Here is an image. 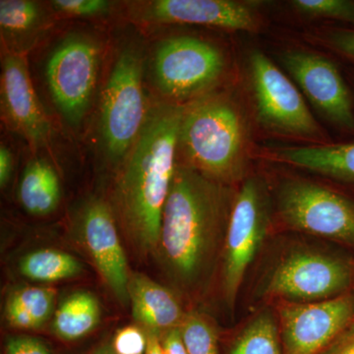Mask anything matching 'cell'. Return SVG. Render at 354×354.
Returning <instances> with one entry per match:
<instances>
[{
    "mask_svg": "<svg viewBox=\"0 0 354 354\" xmlns=\"http://www.w3.org/2000/svg\"><path fill=\"white\" fill-rule=\"evenodd\" d=\"M281 62L309 101L330 122L354 133V104L341 72L329 58L302 50L281 53Z\"/></svg>",
    "mask_w": 354,
    "mask_h": 354,
    "instance_id": "obj_15",
    "label": "cell"
},
{
    "mask_svg": "<svg viewBox=\"0 0 354 354\" xmlns=\"http://www.w3.org/2000/svg\"><path fill=\"white\" fill-rule=\"evenodd\" d=\"M258 118L272 131L302 138L320 139L322 129L299 91L260 50L249 57Z\"/></svg>",
    "mask_w": 354,
    "mask_h": 354,
    "instance_id": "obj_12",
    "label": "cell"
},
{
    "mask_svg": "<svg viewBox=\"0 0 354 354\" xmlns=\"http://www.w3.org/2000/svg\"><path fill=\"white\" fill-rule=\"evenodd\" d=\"M111 344L116 354H145V332L139 326H127L116 333Z\"/></svg>",
    "mask_w": 354,
    "mask_h": 354,
    "instance_id": "obj_27",
    "label": "cell"
},
{
    "mask_svg": "<svg viewBox=\"0 0 354 354\" xmlns=\"http://www.w3.org/2000/svg\"><path fill=\"white\" fill-rule=\"evenodd\" d=\"M277 158L286 164L354 184V142L279 149Z\"/></svg>",
    "mask_w": 354,
    "mask_h": 354,
    "instance_id": "obj_19",
    "label": "cell"
},
{
    "mask_svg": "<svg viewBox=\"0 0 354 354\" xmlns=\"http://www.w3.org/2000/svg\"><path fill=\"white\" fill-rule=\"evenodd\" d=\"M324 39L332 50L354 60V28L330 29L325 32Z\"/></svg>",
    "mask_w": 354,
    "mask_h": 354,
    "instance_id": "obj_28",
    "label": "cell"
},
{
    "mask_svg": "<svg viewBox=\"0 0 354 354\" xmlns=\"http://www.w3.org/2000/svg\"><path fill=\"white\" fill-rule=\"evenodd\" d=\"M6 354H51L44 342L27 335L12 337L6 342Z\"/></svg>",
    "mask_w": 354,
    "mask_h": 354,
    "instance_id": "obj_29",
    "label": "cell"
},
{
    "mask_svg": "<svg viewBox=\"0 0 354 354\" xmlns=\"http://www.w3.org/2000/svg\"><path fill=\"white\" fill-rule=\"evenodd\" d=\"M183 109L179 104L153 101L141 134L113 174L108 201L121 235L139 259L155 257L157 252L162 213L177 167Z\"/></svg>",
    "mask_w": 354,
    "mask_h": 354,
    "instance_id": "obj_2",
    "label": "cell"
},
{
    "mask_svg": "<svg viewBox=\"0 0 354 354\" xmlns=\"http://www.w3.org/2000/svg\"><path fill=\"white\" fill-rule=\"evenodd\" d=\"M82 270V264L71 254L53 248L32 251L19 262L20 274L38 283L75 278Z\"/></svg>",
    "mask_w": 354,
    "mask_h": 354,
    "instance_id": "obj_22",
    "label": "cell"
},
{
    "mask_svg": "<svg viewBox=\"0 0 354 354\" xmlns=\"http://www.w3.org/2000/svg\"><path fill=\"white\" fill-rule=\"evenodd\" d=\"M60 21L75 20L97 24V21L121 18L122 1L109 0H50Z\"/></svg>",
    "mask_w": 354,
    "mask_h": 354,
    "instance_id": "obj_24",
    "label": "cell"
},
{
    "mask_svg": "<svg viewBox=\"0 0 354 354\" xmlns=\"http://www.w3.org/2000/svg\"><path fill=\"white\" fill-rule=\"evenodd\" d=\"M290 3L305 17L341 21L354 28V1L351 0H293Z\"/></svg>",
    "mask_w": 354,
    "mask_h": 354,
    "instance_id": "obj_26",
    "label": "cell"
},
{
    "mask_svg": "<svg viewBox=\"0 0 354 354\" xmlns=\"http://www.w3.org/2000/svg\"><path fill=\"white\" fill-rule=\"evenodd\" d=\"M283 354H322L354 321V292L315 302L278 301Z\"/></svg>",
    "mask_w": 354,
    "mask_h": 354,
    "instance_id": "obj_14",
    "label": "cell"
},
{
    "mask_svg": "<svg viewBox=\"0 0 354 354\" xmlns=\"http://www.w3.org/2000/svg\"><path fill=\"white\" fill-rule=\"evenodd\" d=\"M62 183L55 165L43 153L32 155L17 186L20 206L32 216H48L62 202Z\"/></svg>",
    "mask_w": 354,
    "mask_h": 354,
    "instance_id": "obj_18",
    "label": "cell"
},
{
    "mask_svg": "<svg viewBox=\"0 0 354 354\" xmlns=\"http://www.w3.org/2000/svg\"><path fill=\"white\" fill-rule=\"evenodd\" d=\"M55 290L27 286L10 293L4 307L9 326L18 330H37L48 322L55 311Z\"/></svg>",
    "mask_w": 354,
    "mask_h": 354,
    "instance_id": "obj_20",
    "label": "cell"
},
{
    "mask_svg": "<svg viewBox=\"0 0 354 354\" xmlns=\"http://www.w3.org/2000/svg\"><path fill=\"white\" fill-rule=\"evenodd\" d=\"M59 22L48 1L0 0L1 51L29 57L53 36Z\"/></svg>",
    "mask_w": 354,
    "mask_h": 354,
    "instance_id": "obj_16",
    "label": "cell"
},
{
    "mask_svg": "<svg viewBox=\"0 0 354 354\" xmlns=\"http://www.w3.org/2000/svg\"><path fill=\"white\" fill-rule=\"evenodd\" d=\"M127 290L133 318L142 330L162 337L180 328L186 313L171 290L146 274L131 272Z\"/></svg>",
    "mask_w": 354,
    "mask_h": 354,
    "instance_id": "obj_17",
    "label": "cell"
},
{
    "mask_svg": "<svg viewBox=\"0 0 354 354\" xmlns=\"http://www.w3.org/2000/svg\"><path fill=\"white\" fill-rule=\"evenodd\" d=\"M0 111L7 129L22 138L32 155L50 150L55 125L35 88L27 57L1 51Z\"/></svg>",
    "mask_w": 354,
    "mask_h": 354,
    "instance_id": "obj_13",
    "label": "cell"
},
{
    "mask_svg": "<svg viewBox=\"0 0 354 354\" xmlns=\"http://www.w3.org/2000/svg\"><path fill=\"white\" fill-rule=\"evenodd\" d=\"M71 232L109 290L122 305L129 304L130 274L121 232L108 199L84 198L71 216Z\"/></svg>",
    "mask_w": 354,
    "mask_h": 354,
    "instance_id": "obj_11",
    "label": "cell"
},
{
    "mask_svg": "<svg viewBox=\"0 0 354 354\" xmlns=\"http://www.w3.org/2000/svg\"><path fill=\"white\" fill-rule=\"evenodd\" d=\"M91 354H116L113 348V344H104L97 349H95Z\"/></svg>",
    "mask_w": 354,
    "mask_h": 354,
    "instance_id": "obj_34",
    "label": "cell"
},
{
    "mask_svg": "<svg viewBox=\"0 0 354 354\" xmlns=\"http://www.w3.org/2000/svg\"><path fill=\"white\" fill-rule=\"evenodd\" d=\"M102 309L92 293L78 291L65 298L55 311L53 332L65 342L82 339L99 325Z\"/></svg>",
    "mask_w": 354,
    "mask_h": 354,
    "instance_id": "obj_21",
    "label": "cell"
},
{
    "mask_svg": "<svg viewBox=\"0 0 354 354\" xmlns=\"http://www.w3.org/2000/svg\"><path fill=\"white\" fill-rule=\"evenodd\" d=\"M353 279V268L346 261L301 249L286 254L269 270L261 291L278 301H321L346 292Z\"/></svg>",
    "mask_w": 354,
    "mask_h": 354,
    "instance_id": "obj_8",
    "label": "cell"
},
{
    "mask_svg": "<svg viewBox=\"0 0 354 354\" xmlns=\"http://www.w3.org/2000/svg\"><path fill=\"white\" fill-rule=\"evenodd\" d=\"M179 329L188 354H218V335L206 316L186 313Z\"/></svg>",
    "mask_w": 354,
    "mask_h": 354,
    "instance_id": "obj_25",
    "label": "cell"
},
{
    "mask_svg": "<svg viewBox=\"0 0 354 354\" xmlns=\"http://www.w3.org/2000/svg\"><path fill=\"white\" fill-rule=\"evenodd\" d=\"M162 344L167 354H188L180 329L169 330L162 337Z\"/></svg>",
    "mask_w": 354,
    "mask_h": 354,
    "instance_id": "obj_32",
    "label": "cell"
},
{
    "mask_svg": "<svg viewBox=\"0 0 354 354\" xmlns=\"http://www.w3.org/2000/svg\"><path fill=\"white\" fill-rule=\"evenodd\" d=\"M277 209L291 230L354 243V201L320 184L288 179L279 186Z\"/></svg>",
    "mask_w": 354,
    "mask_h": 354,
    "instance_id": "obj_9",
    "label": "cell"
},
{
    "mask_svg": "<svg viewBox=\"0 0 354 354\" xmlns=\"http://www.w3.org/2000/svg\"><path fill=\"white\" fill-rule=\"evenodd\" d=\"M247 130L236 104L214 92L184 106L177 162L216 183L232 186L246 171Z\"/></svg>",
    "mask_w": 354,
    "mask_h": 354,
    "instance_id": "obj_5",
    "label": "cell"
},
{
    "mask_svg": "<svg viewBox=\"0 0 354 354\" xmlns=\"http://www.w3.org/2000/svg\"><path fill=\"white\" fill-rule=\"evenodd\" d=\"M147 48L145 32L134 26L111 35L87 131L95 158L113 174L138 139L152 109L146 85Z\"/></svg>",
    "mask_w": 354,
    "mask_h": 354,
    "instance_id": "obj_3",
    "label": "cell"
},
{
    "mask_svg": "<svg viewBox=\"0 0 354 354\" xmlns=\"http://www.w3.org/2000/svg\"><path fill=\"white\" fill-rule=\"evenodd\" d=\"M227 68L225 53L208 39L171 35L148 41L146 85L153 101L185 106L216 91Z\"/></svg>",
    "mask_w": 354,
    "mask_h": 354,
    "instance_id": "obj_6",
    "label": "cell"
},
{
    "mask_svg": "<svg viewBox=\"0 0 354 354\" xmlns=\"http://www.w3.org/2000/svg\"><path fill=\"white\" fill-rule=\"evenodd\" d=\"M121 19L143 32L169 25H197L254 32L258 18L248 3L234 0H130Z\"/></svg>",
    "mask_w": 354,
    "mask_h": 354,
    "instance_id": "obj_10",
    "label": "cell"
},
{
    "mask_svg": "<svg viewBox=\"0 0 354 354\" xmlns=\"http://www.w3.org/2000/svg\"><path fill=\"white\" fill-rule=\"evenodd\" d=\"M235 196L232 186L178 164L155 257L176 290L202 295L221 265Z\"/></svg>",
    "mask_w": 354,
    "mask_h": 354,
    "instance_id": "obj_1",
    "label": "cell"
},
{
    "mask_svg": "<svg viewBox=\"0 0 354 354\" xmlns=\"http://www.w3.org/2000/svg\"><path fill=\"white\" fill-rule=\"evenodd\" d=\"M278 328L271 311L260 312L241 330L230 354H283Z\"/></svg>",
    "mask_w": 354,
    "mask_h": 354,
    "instance_id": "obj_23",
    "label": "cell"
},
{
    "mask_svg": "<svg viewBox=\"0 0 354 354\" xmlns=\"http://www.w3.org/2000/svg\"><path fill=\"white\" fill-rule=\"evenodd\" d=\"M270 221L271 207L264 183L257 177L246 179L235 196L221 262V291L232 310Z\"/></svg>",
    "mask_w": 354,
    "mask_h": 354,
    "instance_id": "obj_7",
    "label": "cell"
},
{
    "mask_svg": "<svg viewBox=\"0 0 354 354\" xmlns=\"http://www.w3.org/2000/svg\"><path fill=\"white\" fill-rule=\"evenodd\" d=\"M111 35L97 24L77 23L43 44L41 75L53 111L72 135L87 131L101 87Z\"/></svg>",
    "mask_w": 354,
    "mask_h": 354,
    "instance_id": "obj_4",
    "label": "cell"
},
{
    "mask_svg": "<svg viewBox=\"0 0 354 354\" xmlns=\"http://www.w3.org/2000/svg\"><path fill=\"white\" fill-rule=\"evenodd\" d=\"M15 153L12 148L2 141L0 144V186L6 189L15 171Z\"/></svg>",
    "mask_w": 354,
    "mask_h": 354,
    "instance_id": "obj_30",
    "label": "cell"
},
{
    "mask_svg": "<svg viewBox=\"0 0 354 354\" xmlns=\"http://www.w3.org/2000/svg\"><path fill=\"white\" fill-rule=\"evenodd\" d=\"M322 354H354V321Z\"/></svg>",
    "mask_w": 354,
    "mask_h": 354,
    "instance_id": "obj_31",
    "label": "cell"
},
{
    "mask_svg": "<svg viewBox=\"0 0 354 354\" xmlns=\"http://www.w3.org/2000/svg\"><path fill=\"white\" fill-rule=\"evenodd\" d=\"M147 337L145 354H165L162 344V337L157 333L144 330Z\"/></svg>",
    "mask_w": 354,
    "mask_h": 354,
    "instance_id": "obj_33",
    "label": "cell"
}]
</instances>
